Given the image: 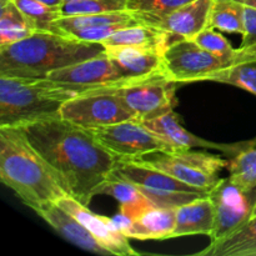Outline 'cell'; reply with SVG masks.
Returning <instances> with one entry per match:
<instances>
[{
    "label": "cell",
    "instance_id": "obj_1",
    "mask_svg": "<svg viewBox=\"0 0 256 256\" xmlns=\"http://www.w3.org/2000/svg\"><path fill=\"white\" fill-rule=\"evenodd\" d=\"M18 128L66 185L70 196L84 205L90 204L95 190L119 160L104 149L89 130L60 116Z\"/></svg>",
    "mask_w": 256,
    "mask_h": 256
},
{
    "label": "cell",
    "instance_id": "obj_2",
    "mask_svg": "<svg viewBox=\"0 0 256 256\" xmlns=\"http://www.w3.org/2000/svg\"><path fill=\"white\" fill-rule=\"evenodd\" d=\"M0 180L34 212L70 195L18 126H0Z\"/></svg>",
    "mask_w": 256,
    "mask_h": 256
},
{
    "label": "cell",
    "instance_id": "obj_3",
    "mask_svg": "<svg viewBox=\"0 0 256 256\" xmlns=\"http://www.w3.org/2000/svg\"><path fill=\"white\" fill-rule=\"evenodd\" d=\"M104 52L102 42H79L59 32L38 30L26 39L0 46V75L46 79L54 70Z\"/></svg>",
    "mask_w": 256,
    "mask_h": 256
},
{
    "label": "cell",
    "instance_id": "obj_4",
    "mask_svg": "<svg viewBox=\"0 0 256 256\" xmlns=\"http://www.w3.org/2000/svg\"><path fill=\"white\" fill-rule=\"evenodd\" d=\"M82 92L49 79L0 75V126L60 116L62 105Z\"/></svg>",
    "mask_w": 256,
    "mask_h": 256
},
{
    "label": "cell",
    "instance_id": "obj_5",
    "mask_svg": "<svg viewBox=\"0 0 256 256\" xmlns=\"http://www.w3.org/2000/svg\"><path fill=\"white\" fill-rule=\"evenodd\" d=\"M250 60H256L255 49L239 48L236 55L222 56L184 38H174L162 50L164 74L176 84L208 80L214 72Z\"/></svg>",
    "mask_w": 256,
    "mask_h": 256
},
{
    "label": "cell",
    "instance_id": "obj_6",
    "mask_svg": "<svg viewBox=\"0 0 256 256\" xmlns=\"http://www.w3.org/2000/svg\"><path fill=\"white\" fill-rule=\"evenodd\" d=\"M114 172L119 176L136 185L152 204L160 208L176 209L186 202L209 194L146 164L142 158L119 159Z\"/></svg>",
    "mask_w": 256,
    "mask_h": 256
},
{
    "label": "cell",
    "instance_id": "obj_7",
    "mask_svg": "<svg viewBox=\"0 0 256 256\" xmlns=\"http://www.w3.org/2000/svg\"><path fill=\"white\" fill-rule=\"evenodd\" d=\"M122 84L125 82L82 92L72 98L60 109V118L85 129L136 119L115 94V88Z\"/></svg>",
    "mask_w": 256,
    "mask_h": 256
},
{
    "label": "cell",
    "instance_id": "obj_8",
    "mask_svg": "<svg viewBox=\"0 0 256 256\" xmlns=\"http://www.w3.org/2000/svg\"><path fill=\"white\" fill-rule=\"evenodd\" d=\"M144 162L190 186L208 192L222 179L220 172L229 166V162L218 155L192 149L159 152V156Z\"/></svg>",
    "mask_w": 256,
    "mask_h": 256
},
{
    "label": "cell",
    "instance_id": "obj_9",
    "mask_svg": "<svg viewBox=\"0 0 256 256\" xmlns=\"http://www.w3.org/2000/svg\"><path fill=\"white\" fill-rule=\"evenodd\" d=\"M96 142L118 159H140L152 152H169L172 148L136 119L88 129Z\"/></svg>",
    "mask_w": 256,
    "mask_h": 256
},
{
    "label": "cell",
    "instance_id": "obj_10",
    "mask_svg": "<svg viewBox=\"0 0 256 256\" xmlns=\"http://www.w3.org/2000/svg\"><path fill=\"white\" fill-rule=\"evenodd\" d=\"M176 82L164 72L128 82L115 88V94L140 122H146L174 110Z\"/></svg>",
    "mask_w": 256,
    "mask_h": 256
},
{
    "label": "cell",
    "instance_id": "obj_11",
    "mask_svg": "<svg viewBox=\"0 0 256 256\" xmlns=\"http://www.w3.org/2000/svg\"><path fill=\"white\" fill-rule=\"evenodd\" d=\"M215 208V229L212 242L226 238L244 226L252 219L256 202V188L244 190L229 176L220 182L209 192Z\"/></svg>",
    "mask_w": 256,
    "mask_h": 256
},
{
    "label": "cell",
    "instance_id": "obj_12",
    "mask_svg": "<svg viewBox=\"0 0 256 256\" xmlns=\"http://www.w3.org/2000/svg\"><path fill=\"white\" fill-rule=\"evenodd\" d=\"M140 24H144L142 18L126 9L99 14L60 16L52 22V32L79 42H102L118 30Z\"/></svg>",
    "mask_w": 256,
    "mask_h": 256
},
{
    "label": "cell",
    "instance_id": "obj_13",
    "mask_svg": "<svg viewBox=\"0 0 256 256\" xmlns=\"http://www.w3.org/2000/svg\"><path fill=\"white\" fill-rule=\"evenodd\" d=\"M46 79L68 85L79 92H94L124 82L116 66L106 54L82 60L76 64L54 70Z\"/></svg>",
    "mask_w": 256,
    "mask_h": 256
},
{
    "label": "cell",
    "instance_id": "obj_14",
    "mask_svg": "<svg viewBox=\"0 0 256 256\" xmlns=\"http://www.w3.org/2000/svg\"><path fill=\"white\" fill-rule=\"evenodd\" d=\"M142 122L152 132H154L158 136L162 138L165 142H168L172 148V150H219V152L230 155V156H235L239 152H242V150L256 145V139L250 140V142H235V144H219V142H209V140L196 136V135L192 134L182 126L179 116H178L174 110Z\"/></svg>",
    "mask_w": 256,
    "mask_h": 256
},
{
    "label": "cell",
    "instance_id": "obj_15",
    "mask_svg": "<svg viewBox=\"0 0 256 256\" xmlns=\"http://www.w3.org/2000/svg\"><path fill=\"white\" fill-rule=\"evenodd\" d=\"M58 204L74 215L110 252V255L132 256L138 255L129 242V238L119 229L114 218L102 216L88 209V205L78 202L70 195L58 200Z\"/></svg>",
    "mask_w": 256,
    "mask_h": 256
},
{
    "label": "cell",
    "instance_id": "obj_16",
    "mask_svg": "<svg viewBox=\"0 0 256 256\" xmlns=\"http://www.w3.org/2000/svg\"><path fill=\"white\" fill-rule=\"evenodd\" d=\"M214 2L215 0H192L164 16L146 18L142 22L175 38L192 39L209 28Z\"/></svg>",
    "mask_w": 256,
    "mask_h": 256
},
{
    "label": "cell",
    "instance_id": "obj_17",
    "mask_svg": "<svg viewBox=\"0 0 256 256\" xmlns=\"http://www.w3.org/2000/svg\"><path fill=\"white\" fill-rule=\"evenodd\" d=\"M119 229L129 239L165 240L172 239L176 222V209L152 205L132 219L119 212L114 218Z\"/></svg>",
    "mask_w": 256,
    "mask_h": 256
},
{
    "label": "cell",
    "instance_id": "obj_18",
    "mask_svg": "<svg viewBox=\"0 0 256 256\" xmlns=\"http://www.w3.org/2000/svg\"><path fill=\"white\" fill-rule=\"evenodd\" d=\"M105 54L114 62L124 82H135L164 72L162 50L134 46H106Z\"/></svg>",
    "mask_w": 256,
    "mask_h": 256
},
{
    "label": "cell",
    "instance_id": "obj_19",
    "mask_svg": "<svg viewBox=\"0 0 256 256\" xmlns=\"http://www.w3.org/2000/svg\"><path fill=\"white\" fill-rule=\"evenodd\" d=\"M38 215L49 224L60 236L72 244L76 245L82 250L95 252L100 255H110V252L102 246V242L70 212L62 209L58 202H52L42 209L36 210Z\"/></svg>",
    "mask_w": 256,
    "mask_h": 256
},
{
    "label": "cell",
    "instance_id": "obj_20",
    "mask_svg": "<svg viewBox=\"0 0 256 256\" xmlns=\"http://www.w3.org/2000/svg\"><path fill=\"white\" fill-rule=\"evenodd\" d=\"M215 229V208L209 194L176 208V222L172 238L208 235Z\"/></svg>",
    "mask_w": 256,
    "mask_h": 256
},
{
    "label": "cell",
    "instance_id": "obj_21",
    "mask_svg": "<svg viewBox=\"0 0 256 256\" xmlns=\"http://www.w3.org/2000/svg\"><path fill=\"white\" fill-rule=\"evenodd\" d=\"M96 195H109L114 198L120 205V214L126 219H132L144 209L154 205L136 185L119 176L114 170L95 190V196Z\"/></svg>",
    "mask_w": 256,
    "mask_h": 256
},
{
    "label": "cell",
    "instance_id": "obj_22",
    "mask_svg": "<svg viewBox=\"0 0 256 256\" xmlns=\"http://www.w3.org/2000/svg\"><path fill=\"white\" fill-rule=\"evenodd\" d=\"M174 38L175 36L168 34L164 30H160L152 25L140 24L118 30L114 34L102 40V44L105 48L134 46L144 48V49H156L162 52Z\"/></svg>",
    "mask_w": 256,
    "mask_h": 256
},
{
    "label": "cell",
    "instance_id": "obj_23",
    "mask_svg": "<svg viewBox=\"0 0 256 256\" xmlns=\"http://www.w3.org/2000/svg\"><path fill=\"white\" fill-rule=\"evenodd\" d=\"M198 254L208 256H256V218L249 220L244 226L229 236L212 242L206 249Z\"/></svg>",
    "mask_w": 256,
    "mask_h": 256
},
{
    "label": "cell",
    "instance_id": "obj_24",
    "mask_svg": "<svg viewBox=\"0 0 256 256\" xmlns=\"http://www.w3.org/2000/svg\"><path fill=\"white\" fill-rule=\"evenodd\" d=\"M38 32L14 0L0 8V46L24 40Z\"/></svg>",
    "mask_w": 256,
    "mask_h": 256
},
{
    "label": "cell",
    "instance_id": "obj_25",
    "mask_svg": "<svg viewBox=\"0 0 256 256\" xmlns=\"http://www.w3.org/2000/svg\"><path fill=\"white\" fill-rule=\"evenodd\" d=\"M244 5L236 0H215L209 28L225 32L244 35Z\"/></svg>",
    "mask_w": 256,
    "mask_h": 256
},
{
    "label": "cell",
    "instance_id": "obj_26",
    "mask_svg": "<svg viewBox=\"0 0 256 256\" xmlns=\"http://www.w3.org/2000/svg\"><path fill=\"white\" fill-rule=\"evenodd\" d=\"M210 82H224L244 89L256 96V60L239 62L208 78Z\"/></svg>",
    "mask_w": 256,
    "mask_h": 256
},
{
    "label": "cell",
    "instance_id": "obj_27",
    "mask_svg": "<svg viewBox=\"0 0 256 256\" xmlns=\"http://www.w3.org/2000/svg\"><path fill=\"white\" fill-rule=\"evenodd\" d=\"M229 178L244 190L256 188V145L242 150L229 162Z\"/></svg>",
    "mask_w": 256,
    "mask_h": 256
},
{
    "label": "cell",
    "instance_id": "obj_28",
    "mask_svg": "<svg viewBox=\"0 0 256 256\" xmlns=\"http://www.w3.org/2000/svg\"><path fill=\"white\" fill-rule=\"evenodd\" d=\"M25 16L32 22L36 30L52 32V22L62 16V8L52 6L40 0H14Z\"/></svg>",
    "mask_w": 256,
    "mask_h": 256
},
{
    "label": "cell",
    "instance_id": "obj_29",
    "mask_svg": "<svg viewBox=\"0 0 256 256\" xmlns=\"http://www.w3.org/2000/svg\"><path fill=\"white\" fill-rule=\"evenodd\" d=\"M126 6L128 0H70L62 4V16L119 12Z\"/></svg>",
    "mask_w": 256,
    "mask_h": 256
},
{
    "label": "cell",
    "instance_id": "obj_30",
    "mask_svg": "<svg viewBox=\"0 0 256 256\" xmlns=\"http://www.w3.org/2000/svg\"><path fill=\"white\" fill-rule=\"evenodd\" d=\"M190 2L192 0H128L126 8L142 20L146 18L164 16Z\"/></svg>",
    "mask_w": 256,
    "mask_h": 256
},
{
    "label": "cell",
    "instance_id": "obj_31",
    "mask_svg": "<svg viewBox=\"0 0 256 256\" xmlns=\"http://www.w3.org/2000/svg\"><path fill=\"white\" fill-rule=\"evenodd\" d=\"M192 40L208 52L222 55V56H232L239 52V49H234L232 44L222 36V32H216V29H212V28H206L202 30L196 36L192 38Z\"/></svg>",
    "mask_w": 256,
    "mask_h": 256
},
{
    "label": "cell",
    "instance_id": "obj_32",
    "mask_svg": "<svg viewBox=\"0 0 256 256\" xmlns=\"http://www.w3.org/2000/svg\"><path fill=\"white\" fill-rule=\"evenodd\" d=\"M245 32L242 35V42L240 48L256 50V9L244 5Z\"/></svg>",
    "mask_w": 256,
    "mask_h": 256
},
{
    "label": "cell",
    "instance_id": "obj_33",
    "mask_svg": "<svg viewBox=\"0 0 256 256\" xmlns=\"http://www.w3.org/2000/svg\"><path fill=\"white\" fill-rule=\"evenodd\" d=\"M40 2H45L48 5H52V6L62 8V4H64V0H40Z\"/></svg>",
    "mask_w": 256,
    "mask_h": 256
},
{
    "label": "cell",
    "instance_id": "obj_34",
    "mask_svg": "<svg viewBox=\"0 0 256 256\" xmlns=\"http://www.w3.org/2000/svg\"><path fill=\"white\" fill-rule=\"evenodd\" d=\"M236 2H242V5H246V6H252L256 9V0H236Z\"/></svg>",
    "mask_w": 256,
    "mask_h": 256
},
{
    "label": "cell",
    "instance_id": "obj_35",
    "mask_svg": "<svg viewBox=\"0 0 256 256\" xmlns=\"http://www.w3.org/2000/svg\"><path fill=\"white\" fill-rule=\"evenodd\" d=\"M256 218V202H255V205L254 208H252V219H255ZM250 219V220H252Z\"/></svg>",
    "mask_w": 256,
    "mask_h": 256
},
{
    "label": "cell",
    "instance_id": "obj_36",
    "mask_svg": "<svg viewBox=\"0 0 256 256\" xmlns=\"http://www.w3.org/2000/svg\"><path fill=\"white\" fill-rule=\"evenodd\" d=\"M10 0H0V8L2 6H4L5 4H6V2H9Z\"/></svg>",
    "mask_w": 256,
    "mask_h": 256
},
{
    "label": "cell",
    "instance_id": "obj_37",
    "mask_svg": "<svg viewBox=\"0 0 256 256\" xmlns=\"http://www.w3.org/2000/svg\"><path fill=\"white\" fill-rule=\"evenodd\" d=\"M70 2V0H64V2Z\"/></svg>",
    "mask_w": 256,
    "mask_h": 256
}]
</instances>
